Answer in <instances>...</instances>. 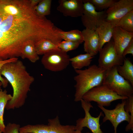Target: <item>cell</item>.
I'll use <instances>...</instances> for the list:
<instances>
[{"label": "cell", "mask_w": 133, "mask_h": 133, "mask_svg": "<svg viewBox=\"0 0 133 133\" xmlns=\"http://www.w3.org/2000/svg\"><path fill=\"white\" fill-rule=\"evenodd\" d=\"M39 25L26 0H0V59L20 57L24 43L37 38Z\"/></svg>", "instance_id": "obj_1"}, {"label": "cell", "mask_w": 133, "mask_h": 133, "mask_svg": "<svg viewBox=\"0 0 133 133\" xmlns=\"http://www.w3.org/2000/svg\"><path fill=\"white\" fill-rule=\"evenodd\" d=\"M0 73L10 83L13 90L12 98L8 102L5 108L8 110L21 107L25 102L34 78L18 59L5 64L1 69Z\"/></svg>", "instance_id": "obj_2"}, {"label": "cell", "mask_w": 133, "mask_h": 133, "mask_svg": "<svg viewBox=\"0 0 133 133\" xmlns=\"http://www.w3.org/2000/svg\"><path fill=\"white\" fill-rule=\"evenodd\" d=\"M77 75L74 79L76 82L74 101H80L84 94L93 88L102 84L107 70L94 64L83 70H75Z\"/></svg>", "instance_id": "obj_3"}, {"label": "cell", "mask_w": 133, "mask_h": 133, "mask_svg": "<svg viewBox=\"0 0 133 133\" xmlns=\"http://www.w3.org/2000/svg\"><path fill=\"white\" fill-rule=\"evenodd\" d=\"M116 66L107 70L102 84L118 95L128 97L133 95V86L119 74Z\"/></svg>", "instance_id": "obj_4"}, {"label": "cell", "mask_w": 133, "mask_h": 133, "mask_svg": "<svg viewBox=\"0 0 133 133\" xmlns=\"http://www.w3.org/2000/svg\"><path fill=\"white\" fill-rule=\"evenodd\" d=\"M128 98L118 95L107 85L102 84L88 91L83 96L82 99L88 102L95 101L98 105L107 107L113 101Z\"/></svg>", "instance_id": "obj_5"}, {"label": "cell", "mask_w": 133, "mask_h": 133, "mask_svg": "<svg viewBox=\"0 0 133 133\" xmlns=\"http://www.w3.org/2000/svg\"><path fill=\"white\" fill-rule=\"evenodd\" d=\"M67 52L60 49L51 50L43 55L41 62L44 68L53 72L65 69L69 65L70 59Z\"/></svg>", "instance_id": "obj_6"}, {"label": "cell", "mask_w": 133, "mask_h": 133, "mask_svg": "<svg viewBox=\"0 0 133 133\" xmlns=\"http://www.w3.org/2000/svg\"><path fill=\"white\" fill-rule=\"evenodd\" d=\"M98 66L106 70L122 65L125 58L117 53L112 39L99 51Z\"/></svg>", "instance_id": "obj_7"}, {"label": "cell", "mask_w": 133, "mask_h": 133, "mask_svg": "<svg viewBox=\"0 0 133 133\" xmlns=\"http://www.w3.org/2000/svg\"><path fill=\"white\" fill-rule=\"evenodd\" d=\"M83 12L81 20L83 26L89 29L96 30L106 17V10L98 12L94 6L87 0H83Z\"/></svg>", "instance_id": "obj_8"}, {"label": "cell", "mask_w": 133, "mask_h": 133, "mask_svg": "<svg viewBox=\"0 0 133 133\" xmlns=\"http://www.w3.org/2000/svg\"><path fill=\"white\" fill-rule=\"evenodd\" d=\"M80 101L82 107L84 111L85 115L84 117L79 118L76 120L75 126L76 130L82 131L83 127H86L89 129L92 133H103L100 129V117L104 116L102 112H100L98 117H93L89 112L91 108H93L91 103L86 102L82 99Z\"/></svg>", "instance_id": "obj_9"}, {"label": "cell", "mask_w": 133, "mask_h": 133, "mask_svg": "<svg viewBox=\"0 0 133 133\" xmlns=\"http://www.w3.org/2000/svg\"><path fill=\"white\" fill-rule=\"evenodd\" d=\"M126 100H122L121 103L118 104L115 108L112 110L107 109L102 106L98 105L105 115L102 119L103 122L109 120L114 127V133H117V127L120 123L124 121H126L128 123L130 121V115L126 111L124 108Z\"/></svg>", "instance_id": "obj_10"}, {"label": "cell", "mask_w": 133, "mask_h": 133, "mask_svg": "<svg viewBox=\"0 0 133 133\" xmlns=\"http://www.w3.org/2000/svg\"><path fill=\"white\" fill-rule=\"evenodd\" d=\"M132 10L133 0H117L106 10L105 21L111 23L115 26L123 17Z\"/></svg>", "instance_id": "obj_11"}, {"label": "cell", "mask_w": 133, "mask_h": 133, "mask_svg": "<svg viewBox=\"0 0 133 133\" xmlns=\"http://www.w3.org/2000/svg\"><path fill=\"white\" fill-rule=\"evenodd\" d=\"M57 9L64 16L81 17L83 12V0H60Z\"/></svg>", "instance_id": "obj_12"}, {"label": "cell", "mask_w": 133, "mask_h": 133, "mask_svg": "<svg viewBox=\"0 0 133 133\" xmlns=\"http://www.w3.org/2000/svg\"><path fill=\"white\" fill-rule=\"evenodd\" d=\"M112 38L117 53L122 56L124 50L133 39V33L127 32L120 27L115 26Z\"/></svg>", "instance_id": "obj_13"}, {"label": "cell", "mask_w": 133, "mask_h": 133, "mask_svg": "<svg viewBox=\"0 0 133 133\" xmlns=\"http://www.w3.org/2000/svg\"><path fill=\"white\" fill-rule=\"evenodd\" d=\"M82 32L84 51L94 57L100 50V41L97 32L94 30L85 28Z\"/></svg>", "instance_id": "obj_14"}, {"label": "cell", "mask_w": 133, "mask_h": 133, "mask_svg": "<svg viewBox=\"0 0 133 133\" xmlns=\"http://www.w3.org/2000/svg\"><path fill=\"white\" fill-rule=\"evenodd\" d=\"M114 26L111 23L105 21L97 28L96 30L100 41L99 51L112 39Z\"/></svg>", "instance_id": "obj_15"}, {"label": "cell", "mask_w": 133, "mask_h": 133, "mask_svg": "<svg viewBox=\"0 0 133 133\" xmlns=\"http://www.w3.org/2000/svg\"><path fill=\"white\" fill-rule=\"evenodd\" d=\"M22 59H27L30 62L34 63L39 59L35 49V42L29 40L23 44L21 50V56Z\"/></svg>", "instance_id": "obj_16"}, {"label": "cell", "mask_w": 133, "mask_h": 133, "mask_svg": "<svg viewBox=\"0 0 133 133\" xmlns=\"http://www.w3.org/2000/svg\"><path fill=\"white\" fill-rule=\"evenodd\" d=\"M117 66L119 74L133 86V64L128 58H125L123 64Z\"/></svg>", "instance_id": "obj_17"}, {"label": "cell", "mask_w": 133, "mask_h": 133, "mask_svg": "<svg viewBox=\"0 0 133 133\" xmlns=\"http://www.w3.org/2000/svg\"><path fill=\"white\" fill-rule=\"evenodd\" d=\"M94 57L89 54H81L70 58L71 65L75 70H80L84 67L90 66L92 59Z\"/></svg>", "instance_id": "obj_18"}, {"label": "cell", "mask_w": 133, "mask_h": 133, "mask_svg": "<svg viewBox=\"0 0 133 133\" xmlns=\"http://www.w3.org/2000/svg\"><path fill=\"white\" fill-rule=\"evenodd\" d=\"M35 46L38 55H43L51 50L60 49L57 45L46 39H42L36 42Z\"/></svg>", "instance_id": "obj_19"}, {"label": "cell", "mask_w": 133, "mask_h": 133, "mask_svg": "<svg viewBox=\"0 0 133 133\" xmlns=\"http://www.w3.org/2000/svg\"><path fill=\"white\" fill-rule=\"evenodd\" d=\"M12 98V95L7 93L6 89H0V127L2 132L4 130L5 126L4 122L3 115L4 109L8 102Z\"/></svg>", "instance_id": "obj_20"}, {"label": "cell", "mask_w": 133, "mask_h": 133, "mask_svg": "<svg viewBox=\"0 0 133 133\" xmlns=\"http://www.w3.org/2000/svg\"><path fill=\"white\" fill-rule=\"evenodd\" d=\"M61 34L62 39L64 40L79 42L81 44L83 42L82 31L79 30H74L67 32L63 31Z\"/></svg>", "instance_id": "obj_21"}, {"label": "cell", "mask_w": 133, "mask_h": 133, "mask_svg": "<svg viewBox=\"0 0 133 133\" xmlns=\"http://www.w3.org/2000/svg\"><path fill=\"white\" fill-rule=\"evenodd\" d=\"M115 26L120 27L127 32L133 33V10L123 17Z\"/></svg>", "instance_id": "obj_22"}, {"label": "cell", "mask_w": 133, "mask_h": 133, "mask_svg": "<svg viewBox=\"0 0 133 133\" xmlns=\"http://www.w3.org/2000/svg\"><path fill=\"white\" fill-rule=\"evenodd\" d=\"M51 2V0H41L35 8L36 13L42 17L50 15Z\"/></svg>", "instance_id": "obj_23"}, {"label": "cell", "mask_w": 133, "mask_h": 133, "mask_svg": "<svg viewBox=\"0 0 133 133\" xmlns=\"http://www.w3.org/2000/svg\"><path fill=\"white\" fill-rule=\"evenodd\" d=\"M125 110L129 113L131 116V119L125 128V131L128 132L133 130V95L128 97L126 100L124 106Z\"/></svg>", "instance_id": "obj_24"}, {"label": "cell", "mask_w": 133, "mask_h": 133, "mask_svg": "<svg viewBox=\"0 0 133 133\" xmlns=\"http://www.w3.org/2000/svg\"><path fill=\"white\" fill-rule=\"evenodd\" d=\"M93 5L97 10L103 11L111 7L117 0H87Z\"/></svg>", "instance_id": "obj_25"}, {"label": "cell", "mask_w": 133, "mask_h": 133, "mask_svg": "<svg viewBox=\"0 0 133 133\" xmlns=\"http://www.w3.org/2000/svg\"><path fill=\"white\" fill-rule=\"evenodd\" d=\"M81 44L79 42L64 40L61 41L58 44V46L61 50L67 52L77 49Z\"/></svg>", "instance_id": "obj_26"}, {"label": "cell", "mask_w": 133, "mask_h": 133, "mask_svg": "<svg viewBox=\"0 0 133 133\" xmlns=\"http://www.w3.org/2000/svg\"><path fill=\"white\" fill-rule=\"evenodd\" d=\"M18 59V58H13L5 60L0 59V81L2 84V86L4 88H6L7 86L8 82L7 79L2 77L0 73V70L2 66L6 63L14 62Z\"/></svg>", "instance_id": "obj_27"}, {"label": "cell", "mask_w": 133, "mask_h": 133, "mask_svg": "<svg viewBox=\"0 0 133 133\" xmlns=\"http://www.w3.org/2000/svg\"><path fill=\"white\" fill-rule=\"evenodd\" d=\"M20 127L19 124L9 123L5 126L4 130L2 133H20Z\"/></svg>", "instance_id": "obj_28"}, {"label": "cell", "mask_w": 133, "mask_h": 133, "mask_svg": "<svg viewBox=\"0 0 133 133\" xmlns=\"http://www.w3.org/2000/svg\"><path fill=\"white\" fill-rule=\"evenodd\" d=\"M128 54H131L132 56L133 55V39L124 50L122 56L125 58L126 56Z\"/></svg>", "instance_id": "obj_29"}, {"label": "cell", "mask_w": 133, "mask_h": 133, "mask_svg": "<svg viewBox=\"0 0 133 133\" xmlns=\"http://www.w3.org/2000/svg\"><path fill=\"white\" fill-rule=\"evenodd\" d=\"M31 6L35 9L41 0H29Z\"/></svg>", "instance_id": "obj_30"}, {"label": "cell", "mask_w": 133, "mask_h": 133, "mask_svg": "<svg viewBox=\"0 0 133 133\" xmlns=\"http://www.w3.org/2000/svg\"><path fill=\"white\" fill-rule=\"evenodd\" d=\"M75 133H82L81 131H80L78 130H76L75 131Z\"/></svg>", "instance_id": "obj_31"}, {"label": "cell", "mask_w": 133, "mask_h": 133, "mask_svg": "<svg viewBox=\"0 0 133 133\" xmlns=\"http://www.w3.org/2000/svg\"><path fill=\"white\" fill-rule=\"evenodd\" d=\"M1 86H2V83L0 81V89H1Z\"/></svg>", "instance_id": "obj_32"}, {"label": "cell", "mask_w": 133, "mask_h": 133, "mask_svg": "<svg viewBox=\"0 0 133 133\" xmlns=\"http://www.w3.org/2000/svg\"><path fill=\"white\" fill-rule=\"evenodd\" d=\"M2 132L1 130V128L0 127V133H2Z\"/></svg>", "instance_id": "obj_33"}, {"label": "cell", "mask_w": 133, "mask_h": 133, "mask_svg": "<svg viewBox=\"0 0 133 133\" xmlns=\"http://www.w3.org/2000/svg\"><path fill=\"white\" fill-rule=\"evenodd\" d=\"M86 133H90L89 132H88Z\"/></svg>", "instance_id": "obj_34"}]
</instances>
